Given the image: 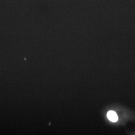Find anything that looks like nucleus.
I'll use <instances>...</instances> for the list:
<instances>
[{
    "label": "nucleus",
    "mask_w": 135,
    "mask_h": 135,
    "mask_svg": "<svg viewBox=\"0 0 135 135\" xmlns=\"http://www.w3.org/2000/svg\"><path fill=\"white\" fill-rule=\"evenodd\" d=\"M107 117L110 121L113 122H116L118 119L117 114L113 111H110L107 114Z\"/></svg>",
    "instance_id": "1"
}]
</instances>
